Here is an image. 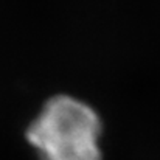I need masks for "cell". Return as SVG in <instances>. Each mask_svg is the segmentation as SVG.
<instances>
[{"label": "cell", "instance_id": "6da1fadb", "mask_svg": "<svg viewBox=\"0 0 160 160\" xmlns=\"http://www.w3.org/2000/svg\"><path fill=\"white\" fill-rule=\"evenodd\" d=\"M101 120L90 104L54 95L27 128L28 142L42 160H101Z\"/></svg>", "mask_w": 160, "mask_h": 160}]
</instances>
